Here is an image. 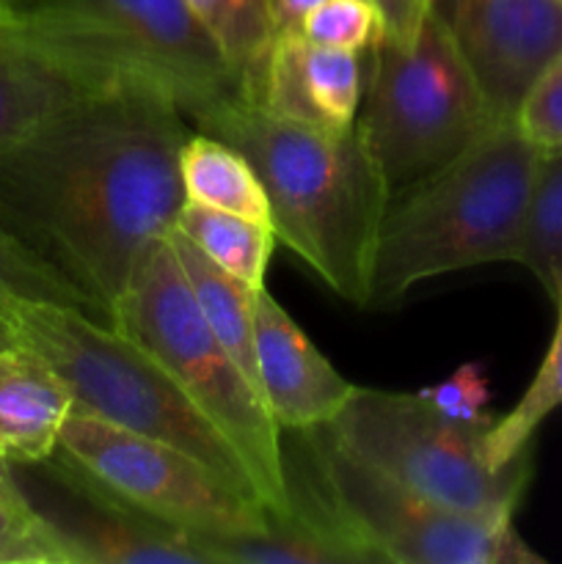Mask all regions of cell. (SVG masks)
Listing matches in <instances>:
<instances>
[{
	"label": "cell",
	"instance_id": "4",
	"mask_svg": "<svg viewBox=\"0 0 562 564\" xmlns=\"http://www.w3.org/2000/svg\"><path fill=\"white\" fill-rule=\"evenodd\" d=\"M11 31L94 88L147 86L169 94L187 121L242 97L185 0H28Z\"/></svg>",
	"mask_w": 562,
	"mask_h": 564
},
{
	"label": "cell",
	"instance_id": "30",
	"mask_svg": "<svg viewBox=\"0 0 562 564\" xmlns=\"http://www.w3.org/2000/svg\"><path fill=\"white\" fill-rule=\"evenodd\" d=\"M0 501L17 507V510H33L28 496L22 494V488L17 485L14 474H11V460L3 455V452H0Z\"/></svg>",
	"mask_w": 562,
	"mask_h": 564
},
{
	"label": "cell",
	"instance_id": "25",
	"mask_svg": "<svg viewBox=\"0 0 562 564\" xmlns=\"http://www.w3.org/2000/svg\"><path fill=\"white\" fill-rule=\"evenodd\" d=\"M0 564H69L58 523L0 501Z\"/></svg>",
	"mask_w": 562,
	"mask_h": 564
},
{
	"label": "cell",
	"instance_id": "23",
	"mask_svg": "<svg viewBox=\"0 0 562 564\" xmlns=\"http://www.w3.org/2000/svg\"><path fill=\"white\" fill-rule=\"evenodd\" d=\"M3 301L58 303L102 319L94 303L72 281H66L53 264L44 262L0 224V303Z\"/></svg>",
	"mask_w": 562,
	"mask_h": 564
},
{
	"label": "cell",
	"instance_id": "1",
	"mask_svg": "<svg viewBox=\"0 0 562 564\" xmlns=\"http://www.w3.org/2000/svg\"><path fill=\"white\" fill-rule=\"evenodd\" d=\"M185 121L158 88L114 86L0 152V224L105 323L143 248L174 229L185 204Z\"/></svg>",
	"mask_w": 562,
	"mask_h": 564
},
{
	"label": "cell",
	"instance_id": "9",
	"mask_svg": "<svg viewBox=\"0 0 562 564\" xmlns=\"http://www.w3.org/2000/svg\"><path fill=\"white\" fill-rule=\"evenodd\" d=\"M488 427L455 422L419 391L361 386L325 424L342 449L435 505L468 516H516L534 471V449L490 468L483 449Z\"/></svg>",
	"mask_w": 562,
	"mask_h": 564
},
{
	"label": "cell",
	"instance_id": "31",
	"mask_svg": "<svg viewBox=\"0 0 562 564\" xmlns=\"http://www.w3.org/2000/svg\"><path fill=\"white\" fill-rule=\"evenodd\" d=\"M11 20H14V14H0V53H9V50L20 47L14 39V31H11Z\"/></svg>",
	"mask_w": 562,
	"mask_h": 564
},
{
	"label": "cell",
	"instance_id": "12",
	"mask_svg": "<svg viewBox=\"0 0 562 564\" xmlns=\"http://www.w3.org/2000/svg\"><path fill=\"white\" fill-rule=\"evenodd\" d=\"M361 91V53L314 44L301 31H279L248 102L292 124L347 132L356 127Z\"/></svg>",
	"mask_w": 562,
	"mask_h": 564
},
{
	"label": "cell",
	"instance_id": "18",
	"mask_svg": "<svg viewBox=\"0 0 562 564\" xmlns=\"http://www.w3.org/2000/svg\"><path fill=\"white\" fill-rule=\"evenodd\" d=\"M185 202L224 209L240 218L270 224V202L257 171L242 152L209 132H191L180 152Z\"/></svg>",
	"mask_w": 562,
	"mask_h": 564
},
{
	"label": "cell",
	"instance_id": "19",
	"mask_svg": "<svg viewBox=\"0 0 562 564\" xmlns=\"http://www.w3.org/2000/svg\"><path fill=\"white\" fill-rule=\"evenodd\" d=\"M176 231L187 237L202 253H207L220 270L240 279L242 284L264 286L270 257L275 248L273 226L224 213V209L204 207V204L185 202L176 215Z\"/></svg>",
	"mask_w": 562,
	"mask_h": 564
},
{
	"label": "cell",
	"instance_id": "16",
	"mask_svg": "<svg viewBox=\"0 0 562 564\" xmlns=\"http://www.w3.org/2000/svg\"><path fill=\"white\" fill-rule=\"evenodd\" d=\"M102 88L28 47L0 53V152L17 147Z\"/></svg>",
	"mask_w": 562,
	"mask_h": 564
},
{
	"label": "cell",
	"instance_id": "33",
	"mask_svg": "<svg viewBox=\"0 0 562 564\" xmlns=\"http://www.w3.org/2000/svg\"><path fill=\"white\" fill-rule=\"evenodd\" d=\"M25 3L28 0H0V14H14V11H20Z\"/></svg>",
	"mask_w": 562,
	"mask_h": 564
},
{
	"label": "cell",
	"instance_id": "7",
	"mask_svg": "<svg viewBox=\"0 0 562 564\" xmlns=\"http://www.w3.org/2000/svg\"><path fill=\"white\" fill-rule=\"evenodd\" d=\"M306 455L303 499L336 523L372 564H543L512 516L450 510L342 449L325 427L292 430Z\"/></svg>",
	"mask_w": 562,
	"mask_h": 564
},
{
	"label": "cell",
	"instance_id": "27",
	"mask_svg": "<svg viewBox=\"0 0 562 564\" xmlns=\"http://www.w3.org/2000/svg\"><path fill=\"white\" fill-rule=\"evenodd\" d=\"M419 394L455 422L494 424V416L488 413L490 383L479 364H463L441 383L419 389Z\"/></svg>",
	"mask_w": 562,
	"mask_h": 564
},
{
	"label": "cell",
	"instance_id": "28",
	"mask_svg": "<svg viewBox=\"0 0 562 564\" xmlns=\"http://www.w3.org/2000/svg\"><path fill=\"white\" fill-rule=\"evenodd\" d=\"M380 17L383 33L395 44H411L417 39L419 25L428 17V0H369Z\"/></svg>",
	"mask_w": 562,
	"mask_h": 564
},
{
	"label": "cell",
	"instance_id": "21",
	"mask_svg": "<svg viewBox=\"0 0 562 564\" xmlns=\"http://www.w3.org/2000/svg\"><path fill=\"white\" fill-rule=\"evenodd\" d=\"M551 301L556 303V328L538 375L529 383V389L523 391L521 400L516 402V408L507 416L494 419V424L485 430L483 449L490 468L507 466L518 455L532 449L534 433H538L540 424L556 408H562V284L556 286Z\"/></svg>",
	"mask_w": 562,
	"mask_h": 564
},
{
	"label": "cell",
	"instance_id": "22",
	"mask_svg": "<svg viewBox=\"0 0 562 564\" xmlns=\"http://www.w3.org/2000/svg\"><path fill=\"white\" fill-rule=\"evenodd\" d=\"M518 264L554 295L562 284V152H545L523 215Z\"/></svg>",
	"mask_w": 562,
	"mask_h": 564
},
{
	"label": "cell",
	"instance_id": "3",
	"mask_svg": "<svg viewBox=\"0 0 562 564\" xmlns=\"http://www.w3.org/2000/svg\"><path fill=\"white\" fill-rule=\"evenodd\" d=\"M540 158L507 121L450 165L395 193L375 246L369 306H389L455 270L516 262Z\"/></svg>",
	"mask_w": 562,
	"mask_h": 564
},
{
	"label": "cell",
	"instance_id": "8",
	"mask_svg": "<svg viewBox=\"0 0 562 564\" xmlns=\"http://www.w3.org/2000/svg\"><path fill=\"white\" fill-rule=\"evenodd\" d=\"M496 124L466 61L430 9L411 44L380 36L369 47L356 130L391 196L450 165Z\"/></svg>",
	"mask_w": 562,
	"mask_h": 564
},
{
	"label": "cell",
	"instance_id": "24",
	"mask_svg": "<svg viewBox=\"0 0 562 564\" xmlns=\"http://www.w3.org/2000/svg\"><path fill=\"white\" fill-rule=\"evenodd\" d=\"M298 31L314 44L369 53L383 33V25L369 0H325L303 17Z\"/></svg>",
	"mask_w": 562,
	"mask_h": 564
},
{
	"label": "cell",
	"instance_id": "15",
	"mask_svg": "<svg viewBox=\"0 0 562 564\" xmlns=\"http://www.w3.org/2000/svg\"><path fill=\"white\" fill-rule=\"evenodd\" d=\"M72 490L86 496L94 512L72 523L55 521L69 564H209L207 554L180 529L149 521L91 490Z\"/></svg>",
	"mask_w": 562,
	"mask_h": 564
},
{
	"label": "cell",
	"instance_id": "14",
	"mask_svg": "<svg viewBox=\"0 0 562 564\" xmlns=\"http://www.w3.org/2000/svg\"><path fill=\"white\" fill-rule=\"evenodd\" d=\"M72 411L69 386L39 352L25 345L0 352V452L11 463L53 460Z\"/></svg>",
	"mask_w": 562,
	"mask_h": 564
},
{
	"label": "cell",
	"instance_id": "11",
	"mask_svg": "<svg viewBox=\"0 0 562 564\" xmlns=\"http://www.w3.org/2000/svg\"><path fill=\"white\" fill-rule=\"evenodd\" d=\"M499 124L562 55V0H428Z\"/></svg>",
	"mask_w": 562,
	"mask_h": 564
},
{
	"label": "cell",
	"instance_id": "5",
	"mask_svg": "<svg viewBox=\"0 0 562 564\" xmlns=\"http://www.w3.org/2000/svg\"><path fill=\"white\" fill-rule=\"evenodd\" d=\"M0 308L17 345L31 347L64 378L77 413L176 446L262 501L235 444L149 352L114 325L58 303L3 301Z\"/></svg>",
	"mask_w": 562,
	"mask_h": 564
},
{
	"label": "cell",
	"instance_id": "10",
	"mask_svg": "<svg viewBox=\"0 0 562 564\" xmlns=\"http://www.w3.org/2000/svg\"><path fill=\"white\" fill-rule=\"evenodd\" d=\"M55 457L66 485L180 529L193 543L257 532L273 518L187 452L88 413H69Z\"/></svg>",
	"mask_w": 562,
	"mask_h": 564
},
{
	"label": "cell",
	"instance_id": "2",
	"mask_svg": "<svg viewBox=\"0 0 562 564\" xmlns=\"http://www.w3.org/2000/svg\"><path fill=\"white\" fill-rule=\"evenodd\" d=\"M196 130L248 158L270 202L275 240L353 306H369L389 182L358 130L323 132L246 97L198 116Z\"/></svg>",
	"mask_w": 562,
	"mask_h": 564
},
{
	"label": "cell",
	"instance_id": "6",
	"mask_svg": "<svg viewBox=\"0 0 562 564\" xmlns=\"http://www.w3.org/2000/svg\"><path fill=\"white\" fill-rule=\"evenodd\" d=\"M108 325L154 358L246 460L264 510L290 516L281 430L204 319L169 235L141 251Z\"/></svg>",
	"mask_w": 562,
	"mask_h": 564
},
{
	"label": "cell",
	"instance_id": "20",
	"mask_svg": "<svg viewBox=\"0 0 562 564\" xmlns=\"http://www.w3.org/2000/svg\"><path fill=\"white\" fill-rule=\"evenodd\" d=\"M220 55L237 75L242 97H251L268 50L279 33L275 0H185Z\"/></svg>",
	"mask_w": 562,
	"mask_h": 564
},
{
	"label": "cell",
	"instance_id": "29",
	"mask_svg": "<svg viewBox=\"0 0 562 564\" xmlns=\"http://www.w3.org/2000/svg\"><path fill=\"white\" fill-rule=\"evenodd\" d=\"M325 0H275V22L279 31H298L303 17L317 9Z\"/></svg>",
	"mask_w": 562,
	"mask_h": 564
},
{
	"label": "cell",
	"instance_id": "32",
	"mask_svg": "<svg viewBox=\"0 0 562 564\" xmlns=\"http://www.w3.org/2000/svg\"><path fill=\"white\" fill-rule=\"evenodd\" d=\"M17 345V336H14V328H11V323L6 319L3 308H0V352L9 350V347Z\"/></svg>",
	"mask_w": 562,
	"mask_h": 564
},
{
	"label": "cell",
	"instance_id": "26",
	"mask_svg": "<svg viewBox=\"0 0 562 564\" xmlns=\"http://www.w3.org/2000/svg\"><path fill=\"white\" fill-rule=\"evenodd\" d=\"M512 124L540 152H562V55L529 88Z\"/></svg>",
	"mask_w": 562,
	"mask_h": 564
},
{
	"label": "cell",
	"instance_id": "13",
	"mask_svg": "<svg viewBox=\"0 0 562 564\" xmlns=\"http://www.w3.org/2000/svg\"><path fill=\"white\" fill-rule=\"evenodd\" d=\"M259 391L279 430L325 427L339 416L356 386L312 345L264 286L253 303Z\"/></svg>",
	"mask_w": 562,
	"mask_h": 564
},
{
	"label": "cell",
	"instance_id": "17",
	"mask_svg": "<svg viewBox=\"0 0 562 564\" xmlns=\"http://www.w3.org/2000/svg\"><path fill=\"white\" fill-rule=\"evenodd\" d=\"M169 242L174 248L176 259H180V268L185 273L187 286H191L207 325L213 328L215 339L224 345V350L240 367V372L246 375L253 391L262 397L257 369V325H253L257 290L242 284L240 279L229 275L226 270H220L182 231L171 229Z\"/></svg>",
	"mask_w": 562,
	"mask_h": 564
}]
</instances>
